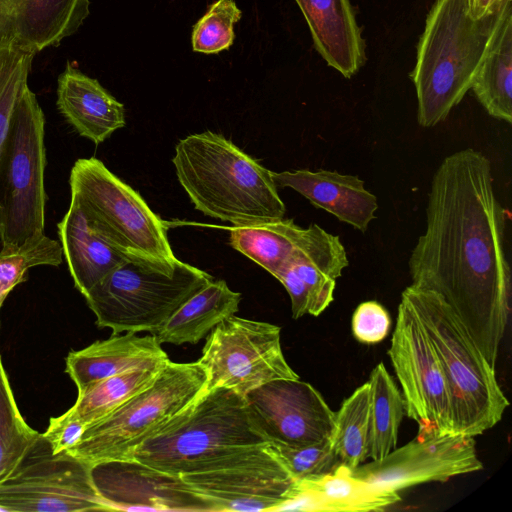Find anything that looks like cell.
Listing matches in <instances>:
<instances>
[{"label":"cell","instance_id":"30","mask_svg":"<svg viewBox=\"0 0 512 512\" xmlns=\"http://www.w3.org/2000/svg\"><path fill=\"white\" fill-rule=\"evenodd\" d=\"M331 441L341 464L354 469L369 458V384L358 387L335 412Z\"/></svg>","mask_w":512,"mask_h":512},{"label":"cell","instance_id":"2","mask_svg":"<svg viewBox=\"0 0 512 512\" xmlns=\"http://www.w3.org/2000/svg\"><path fill=\"white\" fill-rule=\"evenodd\" d=\"M179 183L204 215L248 226L284 218L272 171L223 135H188L172 159Z\"/></svg>","mask_w":512,"mask_h":512},{"label":"cell","instance_id":"15","mask_svg":"<svg viewBox=\"0 0 512 512\" xmlns=\"http://www.w3.org/2000/svg\"><path fill=\"white\" fill-rule=\"evenodd\" d=\"M244 398L252 421L269 442L303 446L332 435L335 412L300 378L267 382Z\"/></svg>","mask_w":512,"mask_h":512},{"label":"cell","instance_id":"13","mask_svg":"<svg viewBox=\"0 0 512 512\" xmlns=\"http://www.w3.org/2000/svg\"><path fill=\"white\" fill-rule=\"evenodd\" d=\"M217 512L277 511L296 491V481L268 444L216 459L180 475Z\"/></svg>","mask_w":512,"mask_h":512},{"label":"cell","instance_id":"12","mask_svg":"<svg viewBox=\"0 0 512 512\" xmlns=\"http://www.w3.org/2000/svg\"><path fill=\"white\" fill-rule=\"evenodd\" d=\"M388 354L401 386L405 413L418 423V434L454 433L444 372L416 312L403 296Z\"/></svg>","mask_w":512,"mask_h":512},{"label":"cell","instance_id":"38","mask_svg":"<svg viewBox=\"0 0 512 512\" xmlns=\"http://www.w3.org/2000/svg\"><path fill=\"white\" fill-rule=\"evenodd\" d=\"M512 0H467L468 10L475 19L497 14Z\"/></svg>","mask_w":512,"mask_h":512},{"label":"cell","instance_id":"27","mask_svg":"<svg viewBox=\"0 0 512 512\" xmlns=\"http://www.w3.org/2000/svg\"><path fill=\"white\" fill-rule=\"evenodd\" d=\"M369 458L380 460L397 447L404 401L383 363L376 365L369 380Z\"/></svg>","mask_w":512,"mask_h":512},{"label":"cell","instance_id":"5","mask_svg":"<svg viewBox=\"0 0 512 512\" xmlns=\"http://www.w3.org/2000/svg\"><path fill=\"white\" fill-rule=\"evenodd\" d=\"M401 296L412 305L438 356L453 408V432L474 437L494 427L509 401L495 369L437 293L413 285Z\"/></svg>","mask_w":512,"mask_h":512},{"label":"cell","instance_id":"11","mask_svg":"<svg viewBox=\"0 0 512 512\" xmlns=\"http://www.w3.org/2000/svg\"><path fill=\"white\" fill-rule=\"evenodd\" d=\"M281 327L232 315L206 339L198 363L206 373L205 390L231 389L241 395L273 380L298 379L287 363Z\"/></svg>","mask_w":512,"mask_h":512},{"label":"cell","instance_id":"33","mask_svg":"<svg viewBox=\"0 0 512 512\" xmlns=\"http://www.w3.org/2000/svg\"><path fill=\"white\" fill-rule=\"evenodd\" d=\"M242 12L234 0H217L195 23L191 35L194 52L218 54L228 50L235 39L234 25Z\"/></svg>","mask_w":512,"mask_h":512},{"label":"cell","instance_id":"26","mask_svg":"<svg viewBox=\"0 0 512 512\" xmlns=\"http://www.w3.org/2000/svg\"><path fill=\"white\" fill-rule=\"evenodd\" d=\"M305 229L293 219H280L230 228V245L256 262L272 276L301 243Z\"/></svg>","mask_w":512,"mask_h":512},{"label":"cell","instance_id":"36","mask_svg":"<svg viewBox=\"0 0 512 512\" xmlns=\"http://www.w3.org/2000/svg\"><path fill=\"white\" fill-rule=\"evenodd\" d=\"M351 324L353 335L359 342L376 344L388 335L391 319L380 303L370 300L357 306Z\"/></svg>","mask_w":512,"mask_h":512},{"label":"cell","instance_id":"39","mask_svg":"<svg viewBox=\"0 0 512 512\" xmlns=\"http://www.w3.org/2000/svg\"><path fill=\"white\" fill-rule=\"evenodd\" d=\"M13 44V37L8 19L0 6V46Z\"/></svg>","mask_w":512,"mask_h":512},{"label":"cell","instance_id":"31","mask_svg":"<svg viewBox=\"0 0 512 512\" xmlns=\"http://www.w3.org/2000/svg\"><path fill=\"white\" fill-rule=\"evenodd\" d=\"M39 436L20 414L0 359V480L19 464Z\"/></svg>","mask_w":512,"mask_h":512},{"label":"cell","instance_id":"35","mask_svg":"<svg viewBox=\"0 0 512 512\" xmlns=\"http://www.w3.org/2000/svg\"><path fill=\"white\" fill-rule=\"evenodd\" d=\"M268 448L295 481L329 473L341 464L333 448L331 437L303 446L269 442Z\"/></svg>","mask_w":512,"mask_h":512},{"label":"cell","instance_id":"34","mask_svg":"<svg viewBox=\"0 0 512 512\" xmlns=\"http://www.w3.org/2000/svg\"><path fill=\"white\" fill-rule=\"evenodd\" d=\"M34 54L13 44L0 46V149L16 103L27 84Z\"/></svg>","mask_w":512,"mask_h":512},{"label":"cell","instance_id":"37","mask_svg":"<svg viewBox=\"0 0 512 512\" xmlns=\"http://www.w3.org/2000/svg\"><path fill=\"white\" fill-rule=\"evenodd\" d=\"M86 427L69 409L50 419L43 436L50 443L53 453L68 452L80 441Z\"/></svg>","mask_w":512,"mask_h":512},{"label":"cell","instance_id":"32","mask_svg":"<svg viewBox=\"0 0 512 512\" xmlns=\"http://www.w3.org/2000/svg\"><path fill=\"white\" fill-rule=\"evenodd\" d=\"M62 246L46 235L15 250L0 251V309L11 290L26 281L27 271L35 266H59Z\"/></svg>","mask_w":512,"mask_h":512},{"label":"cell","instance_id":"18","mask_svg":"<svg viewBox=\"0 0 512 512\" xmlns=\"http://www.w3.org/2000/svg\"><path fill=\"white\" fill-rule=\"evenodd\" d=\"M168 361L154 335L138 336L135 332H125L70 351L66 357V373L81 393L114 375L136 368L164 366Z\"/></svg>","mask_w":512,"mask_h":512},{"label":"cell","instance_id":"16","mask_svg":"<svg viewBox=\"0 0 512 512\" xmlns=\"http://www.w3.org/2000/svg\"><path fill=\"white\" fill-rule=\"evenodd\" d=\"M92 483L109 511H210L214 504L180 475L134 459H114L90 467Z\"/></svg>","mask_w":512,"mask_h":512},{"label":"cell","instance_id":"22","mask_svg":"<svg viewBox=\"0 0 512 512\" xmlns=\"http://www.w3.org/2000/svg\"><path fill=\"white\" fill-rule=\"evenodd\" d=\"M295 1L319 54L344 77H352L364 64L365 50L349 0Z\"/></svg>","mask_w":512,"mask_h":512},{"label":"cell","instance_id":"19","mask_svg":"<svg viewBox=\"0 0 512 512\" xmlns=\"http://www.w3.org/2000/svg\"><path fill=\"white\" fill-rule=\"evenodd\" d=\"M400 500L397 491L358 479L340 464L329 473L296 481L293 497L277 511H383Z\"/></svg>","mask_w":512,"mask_h":512},{"label":"cell","instance_id":"1","mask_svg":"<svg viewBox=\"0 0 512 512\" xmlns=\"http://www.w3.org/2000/svg\"><path fill=\"white\" fill-rule=\"evenodd\" d=\"M507 221L489 158L460 149L433 174L426 229L408 260L411 285L444 299L494 369L510 313Z\"/></svg>","mask_w":512,"mask_h":512},{"label":"cell","instance_id":"21","mask_svg":"<svg viewBox=\"0 0 512 512\" xmlns=\"http://www.w3.org/2000/svg\"><path fill=\"white\" fill-rule=\"evenodd\" d=\"M57 107L79 135L96 145L126 124L124 105L69 62L58 77Z\"/></svg>","mask_w":512,"mask_h":512},{"label":"cell","instance_id":"7","mask_svg":"<svg viewBox=\"0 0 512 512\" xmlns=\"http://www.w3.org/2000/svg\"><path fill=\"white\" fill-rule=\"evenodd\" d=\"M44 134V113L26 85L0 149L2 250L21 248L45 235Z\"/></svg>","mask_w":512,"mask_h":512},{"label":"cell","instance_id":"40","mask_svg":"<svg viewBox=\"0 0 512 512\" xmlns=\"http://www.w3.org/2000/svg\"><path fill=\"white\" fill-rule=\"evenodd\" d=\"M0 359H1V356H0Z\"/></svg>","mask_w":512,"mask_h":512},{"label":"cell","instance_id":"10","mask_svg":"<svg viewBox=\"0 0 512 512\" xmlns=\"http://www.w3.org/2000/svg\"><path fill=\"white\" fill-rule=\"evenodd\" d=\"M91 465L53 453L40 434L19 464L0 480V511H109L91 480Z\"/></svg>","mask_w":512,"mask_h":512},{"label":"cell","instance_id":"14","mask_svg":"<svg viewBox=\"0 0 512 512\" xmlns=\"http://www.w3.org/2000/svg\"><path fill=\"white\" fill-rule=\"evenodd\" d=\"M482 468L473 437L457 433L418 434L384 458L352 469V474L363 481L399 492L421 483L445 482Z\"/></svg>","mask_w":512,"mask_h":512},{"label":"cell","instance_id":"8","mask_svg":"<svg viewBox=\"0 0 512 512\" xmlns=\"http://www.w3.org/2000/svg\"><path fill=\"white\" fill-rule=\"evenodd\" d=\"M206 379L198 361L169 360L149 386L89 425L68 452L89 465L129 459L146 438L203 393Z\"/></svg>","mask_w":512,"mask_h":512},{"label":"cell","instance_id":"3","mask_svg":"<svg viewBox=\"0 0 512 512\" xmlns=\"http://www.w3.org/2000/svg\"><path fill=\"white\" fill-rule=\"evenodd\" d=\"M498 13L475 19L467 0L434 2L411 73L420 126L443 122L471 89Z\"/></svg>","mask_w":512,"mask_h":512},{"label":"cell","instance_id":"29","mask_svg":"<svg viewBox=\"0 0 512 512\" xmlns=\"http://www.w3.org/2000/svg\"><path fill=\"white\" fill-rule=\"evenodd\" d=\"M164 366L131 369L94 383L78 393L69 409L88 427L149 386Z\"/></svg>","mask_w":512,"mask_h":512},{"label":"cell","instance_id":"20","mask_svg":"<svg viewBox=\"0 0 512 512\" xmlns=\"http://www.w3.org/2000/svg\"><path fill=\"white\" fill-rule=\"evenodd\" d=\"M13 45L36 55L73 35L90 11V0H0Z\"/></svg>","mask_w":512,"mask_h":512},{"label":"cell","instance_id":"9","mask_svg":"<svg viewBox=\"0 0 512 512\" xmlns=\"http://www.w3.org/2000/svg\"><path fill=\"white\" fill-rule=\"evenodd\" d=\"M73 198L89 225L127 253L174 258L165 222L139 193L97 158L78 159L70 172Z\"/></svg>","mask_w":512,"mask_h":512},{"label":"cell","instance_id":"25","mask_svg":"<svg viewBox=\"0 0 512 512\" xmlns=\"http://www.w3.org/2000/svg\"><path fill=\"white\" fill-rule=\"evenodd\" d=\"M241 294L231 290L224 280L211 281L188 299L153 334L160 344H196L220 322L234 315Z\"/></svg>","mask_w":512,"mask_h":512},{"label":"cell","instance_id":"23","mask_svg":"<svg viewBox=\"0 0 512 512\" xmlns=\"http://www.w3.org/2000/svg\"><path fill=\"white\" fill-rule=\"evenodd\" d=\"M57 227L74 285L83 296L127 258V252L111 244L89 225L73 198Z\"/></svg>","mask_w":512,"mask_h":512},{"label":"cell","instance_id":"6","mask_svg":"<svg viewBox=\"0 0 512 512\" xmlns=\"http://www.w3.org/2000/svg\"><path fill=\"white\" fill-rule=\"evenodd\" d=\"M213 281L207 272L178 260L128 253L85 295L100 328L112 334H155L188 299Z\"/></svg>","mask_w":512,"mask_h":512},{"label":"cell","instance_id":"28","mask_svg":"<svg viewBox=\"0 0 512 512\" xmlns=\"http://www.w3.org/2000/svg\"><path fill=\"white\" fill-rule=\"evenodd\" d=\"M305 235L274 276L290 296L294 319L305 314L320 315L333 301L336 286V279L322 271L301 251Z\"/></svg>","mask_w":512,"mask_h":512},{"label":"cell","instance_id":"4","mask_svg":"<svg viewBox=\"0 0 512 512\" xmlns=\"http://www.w3.org/2000/svg\"><path fill=\"white\" fill-rule=\"evenodd\" d=\"M268 443L252 421L244 396L218 387L204 390L146 438L129 459L183 475L197 472L216 459Z\"/></svg>","mask_w":512,"mask_h":512},{"label":"cell","instance_id":"17","mask_svg":"<svg viewBox=\"0 0 512 512\" xmlns=\"http://www.w3.org/2000/svg\"><path fill=\"white\" fill-rule=\"evenodd\" d=\"M278 187L291 188L310 203L335 216L339 221L366 232L376 218L377 197L367 190L356 175L337 171L299 169L272 172Z\"/></svg>","mask_w":512,"mask_h":512},{"label":"cell","instance_id":"24","mask_svg":"<svg viewBox=\"0 0 512 512\" xmlns=\"http://www.w3.org/2000/svg\"><path fill=\"white\" fill-rule=\"evenodd\" d=\"M512 7L498 13L471 89L493 118L512 123Z\"/></svg>","mask_w":512,"mask_h":512}]
</instances>
